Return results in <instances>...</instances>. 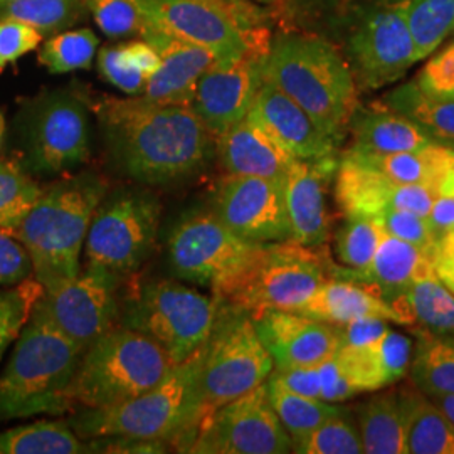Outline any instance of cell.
Returning a JSON list of instances; mask_svg holds the SVG:
<instances>
[{
  "label": "cell",
  "instance_id": "33",
  "mask_svg": "<svg viewBox=\"0 0 454 454\" xmlns=\"http://www.w3.org/2000/svg\"><path fill=\"white\" fill-rule=\"evenodd\" d=\"M78 433L63 421L22 424L0 433V454L91 453Z\"/></svg>",
  "mask_w": 454,
  "mask_h": 454
},
{
  "label": "cell",
  "instance_id": "45",
  "mask_svg": "<svg viewBox=\"0 0 454 454\" xmlns=\"http://www.w3.org/2000/svg\"><path fill=\"white\" fill-rule=\"evenodd\" d=\"M98 69L106 82L127 95H142L145 90L146 78L131 65L123 44L101 49L98 54Z\"/></svg>",
  "mask_w": 454,
  "mask_h": 454
},
{
  "label": "cell",
  "instance_id": "44",
  "mask_svg": "<svg viewBox=\"0 0 454 454\" xmlns=\"http://www.w3.org/2000/svg\"><path fill=\"white\" fill-rule=\"evenodd\" d=\"M84 5L108 37L135 35L144 27V16L133 0H84Z\"/></svg>",
  "mask_w": 454,
  "mask_h": 454
},
{
  "label": "cell",
  "instance_id": "40",
  "mask_svg": "<svg viewBox=\"0 0 454 454\" xmlns=\"http://www.w3.org/2000/svg\"><path fill=\"white\" fill-rule=\"evenodd\" d=\"M43 189L19 163L0 157V227L12 232Z\"/></svg>",
  "mask_w": 454,
  "mask_h": 454
},
{
  "label": "cell",
  "instance_id": "49",
  "mask_svg": "<svg viewBox=\"0 0 454 454\" xmlns=\"http://www.w3.org/2000/svg\"><path fill=\"white\" fill-rule=\"evenodd\" d=\"M318 371H320V399L337 404L357 395L356 386L352 384L350 377L341 367L340 360L335 354L322 362L318 365Z\"/></svg>",
  "mask_w": 454,
  "mask_h": 454
},
{
  "label": "cell",
  "instance_id": "58",
  "mask_svg": "<svg viewBox=\"0 0 454 454\" xmlns=\"http://www.w3.org/2000/svg\"><path fill=\"white\" fill-rule=\"evenodd\" d=\"M0 2H7V0H0Z\"/></svg>",
  "mask_w": 454,
  "mask_h": 454
},
{
  "label": "cell",
  "instance_id": "22",
  "mask_svg": "<svg viewBox=\"0 0 454 454\" xmlns=\"http://www.w3.org/2000/svg\"><path fill=\"white\" fill-rule=\"evenodd\" d=\"M339 160H294L283 180L285 206L290 224V239L309 247L322 246L328 238V215L325 192L335 176Z\"/></svg>",
  "mask_w": 454,
  "mask_h": 454
},
{
  "label": "cell",
  "instance_id": "3",
  "mask_svg": "<svg viewBox=\"0 0 454 454\" xmlns=\"http://www.w3.org/2000/svg\"><path fill=\"white\" fill-rule=\"evenodd\" d=\"M84 350L35 303L0 373V421L61 416L71 411L74 406L69 387Z\"/></svg>",
  "mask_w": 454,
  "mask_h": 454
},
{
  "label": "cell",
  "instance_id": "54",
  "mask_svg": "<svg viewBox=\"0 0 454 454\" xmlns=\"http://www.w3.org/2000/svg\"><path fill=\"white\" fill-rule=\"evenodd\" d=\"M429 221L436 234H446L454 231V195L439 194L434 197L429 212Z\"/></svg>",
  "mask_w": 454,
  "mask_h": 454
},
{
  "label": "cell",
  "instance_id": "25",
  "mask_svg": "<svg viewBox=\"0 0 454 454\" xmlns=\"http://www.w3.org/2000/svg\"><path fill=\"white\" fill-rule=\"evenodd\" d=\"M335 356L358 394L377 392L406 377L412 360V343L390 328L367 345L340 343Z\"/></svg>",
  "mask_w": 454,
  "mask_h": 454
},
{
  "label": "cell",
  "instance_id": "31",
  "mask_svg": "<svg viewBox=\"0 0 454 454\" xmlns=\"http://www.w3.org/2000/svg\"><path fill=\"white\" fill-rule=\"evenodd\" d=\"M382 103L416 123L434 144L454 150V99L429 97L411 82L394 88Z\"/></svg>",
  "mask_w": 454,
  "mask_h": 454
},
{
  "label": "cell",
  "instance_id": "52",
  "mask_svg": "<svg viewBox=\"0 0 454 454\" xmlns=\"http://www.w3.org/2000/svg\"><path fill=\"white\" fill-rule=\"evenodd\" d=\"M341 343L343 345H367L380 339L390 326L382 318H360L350 324L341 325Z\"/></svg>",
  "mask_w": 454,
  "mask_h": 454
},
{
  "label": "cell",
  "instance_id": "38",
  "mask_svg": "<svg viewBox=\"0 0 454 454\" xmlns=\"http://www.w3.org/2000/svg\"><path fill=\"white\" fill-rule=\"evenodd\" d=\"M401 300L412 313L414 322L438 335H454V294L436 276L412 283Z\"/></svg>",
  "mask_w": 454,
  "mask_h": 454
},
{
  "label": "cell",
  "instance_id": "35",
  "mask_svg": "<svg viewBox=\"0 0 454 454\" xmlns=\"http://www.w3.org/2000/svg\"><path fill=\"white\" fill-rule=\"evenodd\" d=\"M88 14L84 0H7L0 2V22L14 20L51 37L67 31Z\"/></svg>",
  "mask_w": 454,
  "mask_h": 454
},
{
  "label": "cell",
  "instance_id": "46",
  "mask_svg": "<svg viewBox=\"0 0 454 454\" xmlns=\"http://www.w3.org/2000/svg\"><path fill=\"white\" fill-rule=\"evenodd\" d=\"M416 84L429 97L454 99V43L431 54L416 78Z\"/></svg>",
  "mask_w": 454,
  "mask_h": 454
},
{
  "label": "cell",
  "instance_id": "56",
  "mask_svg": "<svg viewBox=\"0 0 454 454\" xmlns=\"http://www.w3.org/2000/svg\"><path fill=\"white\" fill-rule=\"evenodd\" d=\"M4 137H5V116L0 112V150H2V145H4Z\"/></svg>",
  "mask_w": 454,
  "mask_h": 454
},
{
  "label": "cell",
  "instance_id": "5",
  "mask_svg": "<svg viewBox=\"0 0 454 454\" xmlns=\"http://www.w3.org/2000/svg\"><path fill=\"white\" fill-rule=\"evenodd\" d=\"M204 347V345H202ZM202 347L174 365L162 382L116 406L88 409L74 424L78 436L174 442L179 451L206 416L200 389Z\"/></svg>",
  "mask_w": 454,
  "mask_h": 454
},
{
  "label": "cell",
  "instance_id": "50",
  "mask_svg": "<svg viewBox=\"0 0 454 454\" xmlns=\"http://www.w3.org/2000/svg\"><path fill=\"white\" fill-rule=\"evenodd\" d=\"M320 365V364H318ZM318 365L292 367V369H273L271 375L286 389L296 394L320 399V371Z\"/></svg>",
  "mask_w": 454,
  "mask_h": 454
},
{
  "label": "cell",
  "instance_id": "17",
  "mask_svg": "<svg viewBox=\"0 0 454 454\" xmlns=\"http://www.w3.org/2000/svg\"><path fill=\"white\" fill-rule=\"evenodd\" d=\"M266 54L247 51L238 58L217 59L200 76L191 106L215 137L249 114L264 82Z\"/></svg>",
  "mask_w": 454,
  "mask_h": 454
},
{
  "label": "cell",
  "instance_id": "15",
  "mask_svg": "<svg viewBox=\"0 0 454 454\" xmlns=\"http://www.w3.org/2000/svg\"><path fill=\"white\" fill-rule=\"evenodd\" d=\"M212 211L249 243L290 239L283 182L251 176H227L214 197Z\"/></svg>",
  "mask_w": 454,
  "mask_h": 454
},
{
  "label": "cell",
  "instance_id": "28",
  "mask_svg": "<svg viewBox=\"0 0 454 454\" xmlns=\"http://www.w3.org/2000/svg\"><path fill=\"white\" fill-rule=\"evenodd\" d=\"M347 153L377 168L397 184L426 185L433 189L434 194H438L441 185L454 170V150L439 144L386 155L358 153L352 150H347Z\"/></svg>",
  "mask_w": 454,
  "mask_h": 454
},
{
  "label": "cell",
  "instance_id": "1",
  "mask_svg": "<svg viewBox=\"0 0 454 454\" xmlns=\"http://www.w3.org/2000/svg\"><path fill=\"white\" fill-rule=\"evenodd\" d=\"M114 165L131 179L160 185L187 179L211 162L217 137L192 106L144 95L103 98L97 106Z\"/></svg>",
  "mask_w": 454,
  "mask_h": 454
},
{
  "label": "cell",
  "instance_id": "21",
  "mask_svg": "<svg viewBox=\"0 0 454 454\" xmlns=\"http://www.w3.org/2000/svg\"><path fill=\"white\" fill-rule=\"evenodd\" d=\"M144 41L159 51L162 65L146 80L144 97L160 103L187 105L194 99L200 76L217 61L211 49L197 46L146 22L140 31Z\"/></svg>",
  "mask_w": 454,
  "mask_h": 454
},
{
  "label": "cell",
  "instance_id": "32",
  "mask_svg": "<svg viewBox=\"0 0 454 454\" xmlns=\"http://www.w3.org/2000/svg\"><path fill=\"white\" fill-rule=\"evenodd\" d=\"M406 22L418 61L429 58L454 31L453 0H392Z\"/></svg>",
  "mask_w": 454,
  "mask_h": 454
},
{
  "label": "cell",
  "instance_id": "10",
  "mask_svg": "<svg viewBox=\"0 0 454 454\" xmlns=\"http://www.w3.org/2000/svg\"><path fill=\"white\" fill-rule=\"evenodd\" d=\"M214 296L174 281H152L127 301L121 325L159 343L177 365L207 341L217 317Z\"/></svg>",
  "mask_w": 454,
  "mask_h": 454
},
{
  "label": "cell",
  "instance_id": "24",
  "mask_svg": "<svg viewBox=\"0 0 454 454\" xmlns=\"http://www.w3.org/2000/svg\"><path fill=\"white\" fill-rule=\"evenodd\" d=\"M215 152L229 176H251L276 182L285 180L296 160L247 114L217 137Z\"/></svg>",
  "mask_w": 454,
  "mask_h": 454
},
{
  "label": "cell",
  "instance_id": "43",
  "mask_svg": "<svg viewBox=\"0 0 454 454\" xmlns=\"http://www.w3.org/2000/svg\"><path fill=\"white\" fill-rule=\"evenodd\" d=\"M372 221L382 227L384 232H387L390 236L399 238L406 243L414 244L416 247H419L427 254V258H429L431 249L438 241V234L431 224L429 217H424L416 212L390 207V209L380 212L379 215H375Z\"/></svg>",
  "mask_w": 454,
  "mask_h": 454
},
{
  "label": "cell",
  "instance_id": "7",
  "mask_svg": "<svg viewBox=\"0 0 454 454\" xmlns=\"http://www.w3.org/2000/svg\"><path fill=\"white\" fill-rule=\"evenodd\" d=\"M326 278L328 266L315 247L286 239L261 244L256 256L212 293L219 303L251 317L266 309L298 311Z\"/></svg>",
  "mask_w": 454,
  "mask_h": 454
},
{
  "label": "cell",
  "instance_id": "55",
  "mask_svg": "<svg viewBox=\"0 0 454 454\" xmlns=\"http://www.w3.org/2000/svg\"><path fill=\"white\" fill-rule=\"evenodd\" d=\"M436 406L450 418L454 424V394H441V395H427Z\"/></svg>",
  "mask_w": 454,
  "mask_h": 454
},
{
  "label": "cell",
  "instance_id": "30",
  "mask_svg": "<svg viewBox=\"0 0 454 454\" xmlns=\"http://www.w3.org/2000/svg\"><path fill=\"white\" fill-rule=\"evenodd\" d=\"M407 454H454V424L424 392L401 390Z\"/></svg>",
  "mask_w": 454,
  "mask_h": 454
},
{
  "label": "cell",
  "instance_id": "36",
  "mask_svg": "<svg viewBox=\"0 0 454 454\" xmlns=\"http://www.w3.org/2000/svg\"><path fill=\"white\" fill-rule=\"evenodd\" d=\"M409 371L426 395L454 394V339L421 337Z\"/></svg>",
  "mask_w": 454,
  "mask_h": 454
},
{
  "label": "cell",
  "instance_id": "41",
  "mask_svg": "<svg viewBox=\"0 0 454 454\" xmlns=\"http://www.w3.org/2000/svg\"><path fill=\"white\" fill-rule=\"evenodd\" d=\"M43 294L44 288L34 276L12 288L0 290V362L20 335Z\"/></svg>",
  "mask_w": 454,
  "mask_h": 454
},
{
  "label": "cell",
  "instance_id": "14",
  "mask_svg": "<svg viewBox=\"0 0 454 454\" xmlns=\"http://www.w3.org/2000/svg\"><path fill=\"white\" fill-rule=\"evenodd\" d=\"M118 275L88 264L84 271L44 292L37 307L66 337L88 348L114 326L118 315Z\"/></svg>",
  "mask_w": 454,
  "mask_h": 454
},
{
  "label": "cell",
  "instance_id": "42",
  "mask_svg": "<svg viewBox=\"0 0 454 454\" xmlns=\"http://www.w3.org/2000/svg\"><path fill=\"white\" fill-rule=\"evenodd\" d=\"M293 453L360 454L364 453V446L357 427L341 412L293 442Z\"/></svg>",
  "mask_w": 454,
  "mask_h": 454
},
{
  "label": "cell",
  "instance_id": "53",
  "mask_svg": "<svg viewBox=\"0 0 454 454\" xmlns=\"http://www.w3.org/2000/svg\"><path fill=\"white\" fill-rule=\"evenodd\" d=\"M123 49L131 65L135 66L146 80L162 65L159 51L146 41H133L129 44H123Z\"/></svg>",
  "mask_w": 454,
  "mask_h": 454
},
{
  "label": "cell",
  "instance_id": "57",
  "mask_svg": "<svg viewBox=\"0 0 454 454\" xmlns=\"http://www.w3.org/2000/svg\"><path fill=\"white\" fill-rule=\"evenodd\" d=\"M254 2H261V4H273V2H278V0H254Z\"/></svg>",
  "mask_w": 454,
  "mask_h": 454
},
{
  "label": "cell",
  "instance_id": "6",
  "mask_svg": "<svg viewBox=\"0 0 454 454\" xmlns=\"http://www.w3.org/2000/svg\"><path fill=\"white\" fill-rule=\"evenodd\" d=\"M159 343L125 325L112 326L82 354L69 387L73 406L105 409L144 394L174 369Z\"/></svg>",
  "mask_w": 454,
  "mask_h": 454
},
{
  "label": "cell",
  "instance_id": "16",
  "mask_svg": "<svg viewBox=\"0 0 454 454\" xmlns=\"http://www.w3.org/2000/svg\"><path fill=\"white\" fill-rule=\"evenodd\" d=\"M348 51L356 82L367 90L399 82L418 63L406 22L392 4L360 20L350 35Z\"/></svg>",
  "mask_w": 454,
  "mask_h": 454
},
{
  "label": "cell",
  "instance_id": "11",
  "mask_svg": "<svg viewBox=\"0 0 454 454\" xmlns=\"http://www.w3.org/2000/svg\"><path fill=\"white\" fill-rule=\"evenodd\" d=\"M260 247L232 232L212 209H192L172 227L167 254L180 279L215 290L238 275Z\"/></svg>",
  "mask_w": 454,
  "mask_h": 454
},
{
  "label": "cell",
  "instance_id": "4",
  "mask_svg": "<svg viewBox=\"0 0 454 454\" xmlns=\"http://www.w3.org/2000/svg\"><path fill=\"white\" fill-rule=\"evenodd\" d=\"M106 192L103 180L82 174L43 189L31 211L12 231L33 260L34 278L44 292L82 271V246Z\"/></svg>",
  "mask_w": 454,
  "mask_h": 454
},
{
  "label": "cell",
  "instance_id": "23",
  "mask_svg": "<svg viewBox=\"0 0 454 454\" xmlns=\"http://www.w3.org/2000/svg\"><path fill=\"white\" fill-rule=\"evenodd\" d=\"M296 313L335 326L360 318H382L397 325L414 324V317L403 300L401 305L399 301L390 303L372 285L339 276H328Z\"/></svg>",
  "mask_w": 454,
  "mask_h": 454
},
{
  "label": "cell",
  "instance_id": "9",
  "mask_svg": "<svg viewBox=\"0 0 454 454\" xmlns=\"http://www.w3.org/2000/svg\"><path fill=\"white\" fill-rule=\"evenodd\" d=\"M217 305L211 335L202 347L200 389L206 414L256 389L275 369L251 315L219 301Z\"/></svg>",
  "mask_w": 454,
  "mask_h": 454
},
{
  "label": "cell",
  "instance_id": "37",
  "mask_svg": "<svg viewBox=\"0 0 454 454\" xmlns=\"http://www.w3.org/2000/svg\"><path fill=\"white\" fill-rule=\"evenodd\" d=\"M384 229L371 219L347 217V223L339 229L335 236V251L343 268L328 266L337 273L330 275L339 278H356L364 273L377 253Z\"/></svg>",
  "mask_w": 454,
  "mask_h": 454
},
{
  "label": "cell",
  "instance_id": "26",
  "mask_svg": "<svg viewBox=\"0 0 454 454\" xmlns=\"http://www.w3.org/2000/svg\"><path fill=\"white\" fill-rule=\"evenodd\" d=\"M347 133L352 137L348 150L358 153L386 155L434 144L416 123L382 101L365 108L358 105Z\"/></svg>",
  "mask_w": 454,
  "mask_h": 454
},
{
  "label": "cell",
  "instance_id": "12",
  "mask_svg": "<svg viewBox=\"0 0 454 454\" xmlns=\"http://www.w3.org/2000/svg\"><path fill=\"white\" fill-rule=\"evenodd\" d=\"M197 454H285L293 441L268 397L266 382L207 412L182 448Z\"/></svg>",
  "mask_w": 454,
  "mask_h": 454
},
{
  "label": "cell",
  "instance_id": "34",
  "mask_svg": "<svg viewBox=\"0 0 454 454\" xmlns=\"http://www.w3.org/2000/svg\"><path fill=\"white\" fill-rule=\"evenodd\" d=\"M268 397L275 409L276 416L290 434L293 442L305 438L315 427L328 421L333 416L345 412L341 407L333 403H326L324 399L307 397L286 389L281 382L270 373L268 380Z\"/></svg>",
  "mask_w": 454,
  "mask_h": 454
},
{
  "label": "cell",
  "instance_id": "13",
  "mask_svg": "<svg viewBox=\"0 0 454 454\" xmlns=\"http://www.w3.org/2000/svg\"><path fill=\"white\" fill-rule=\"evenodd\" d=\"M160 223V202L142 191L101 200L86 236L88 264L114 275L135 270L150 253Z\"/></svg>",
  "mask_w": 454,
  "mask_h": 454
},
{
  "label": "cell",
  "instance_id": "8",
  "mask_svg": "<svg viewBox=\"0 0 454 454\" xmlns=\"http://www.w3.org/2000/svg\"><path fill=\"white\" fill-rule=\"evenodd\" d=\"M17 163L29 174H63L90 157V120L80 97L43 93L16 118ZM16 162V160H14Z\"/></svg>",
  "mask_w": 454,
  "mask_h": 454
},
{
  "label": "cell",
  "instance_id": "48",
  "mask_svg": "<svg viewBox=\"0 0 454 454\" xmlns=\"http://www.w3.org/2000/svg\"><path fill=\"white\" fill-rule=\"evenodd\" d=\"M43 41L44 35L26 24L14 20L0 22V73L39 48Z\"/></svg>",
  "mask_w": 454,
  "mask_h": 454
},
{
  "label": "cell",
  "instance_id": "19",
  "mask_svg": "<svg viewBox=\"0 0 454 454\" xmlns=\"http://www.w3.org/2000/svg\"><path fill=\"white\" fill-rule=\"evenodd\" d=\"M275 369L318 365L340 347V328L286 309H266L251 317Z\"/></svg>",
  "mask_w": 454,
  "mask_h": 454
},
{
  "label": "cell",
  "instance_id": "2",
  "mask_svg": "<svg viewBox=\"0 0 454 454\" xmlns=\"http://www.w3.org/2000/svg\"><path fill=\"white\" fill-rule=\"evenodd\" d=\"M262 74L341 144L358 108V91L352 66L339 49L317 35H278L264 58Z\"/></svg>",
  "mask_w": 454,
  "mask_h": 454
},
{
  "label": "cell",
  "instance_id": "59",
  "mask_svg": "<svg viewBox=\"0 0 454 454\" xmlns=\"http://www.w3.org/2000/svg\"><path fill=\"white\" fill-rule=\"evenodd\" d=\"M453 2H454V0H453Z\"/></svg>",
  "mask_w": 454,
  "mask_h": 454
},
{
  "label": "cell",
  "instance_id": "18",
  "mask_svg": "<svg viewBox=\"0 0 454 454\" xmlns=\"http://www.w3.org/2000/svg\"><path fill=\"white\" fill-rule=\"evenodd\" d=\"M335 200L345 217L371 219L386 209H404L429 217L434 191L426 185L397 184L350 153L335 170Z\"/></svg>",
  "mask_w": 454,
  "mask_h": 454
},
{
  "label": "cell",
  "instance_id": "39",
  "mask_svg": "<svg viewBox=\"0 0 454 454\" xmlns=\"http://www.w3.org/2000/svg\"><path fill=\"white\" fill-rule=\"evenodd\" d=\"M98 37L91 29L63 31L48 37L39 49L37 59L52 74L88 69L97 54Z\"/></svg>",
  "mask_w": 454,
  "mask_h": 454
},
{
  "label": "cell",
  "instance_id": "20",
  "mask_svg": "<svg viewBox=\"0 0 454 454\" xmlns=\"http://www.w3.org/2000/svg\"><path fill=\"white\" fill-rule=\"evenodd\" d=\"M247 116L268 131L296 160L333 157L340 145L298 103L266 80L261 84Z\"/></svg>",
  "mask_w": 454,
  "mask_h": 454
},
{
  "label": "cell",
  "instance_id": "29",
  "mask_svg": "<svg viewBox=\"0 0 454 454\" xmlns=\"http://www.w3.org/2000/svg\"><path fill=\"white\" fill-rule=\"evenodd\" d=\"M364 453L407 454L406 414L399 392L373 395L358 409Z\"/></svg>",
  "mask_w": 454,
  "mask_h": 454
},
{
  "label": "cell",
  "instance_id": "27",
  "mask_svg": "<svg viewBox=\"0 0 454 454\" xmlns=\"http://www.w3.org/2000/svg\"><path fill=\"white\" fill-rule=\"evenodd\" d=\"M429 276L434 271L424 251L384 232L371 266L350 279L372 285L384 296L399 300L412 283Z\"/></svg>",
  "mask_w": 454,
  "mask_h": 454
},
{
  "label": "cell",
  "instance_id": "47",
  "mask_svg": "<svg viewBox=\"0 0 454 454\" xmlns=\"http://www.w3.org/2000/svg\"><path fill=\"white\" fill-rule=\"evenodd\" d=\"M34 276L33 260L16 236L0 227V286H16Z\"/></svg>",
  "mask_w": 454,
  "mask_h": 454
},
{
  "label": "cell",
  "instance_id": "51",
  "mask_svg": "<svg viewBox=\"0 0 454 454\" xmlns=\"http://www.w3.org/2000/svg\"><path fill=\"white\" fill-rule=\"evenodd\" d=\"M429 261L434 276L454 294V231L439 236Z\"/></svg>",
  "mask_w": 454,
  "mask_h": 454
}]
</instances>
